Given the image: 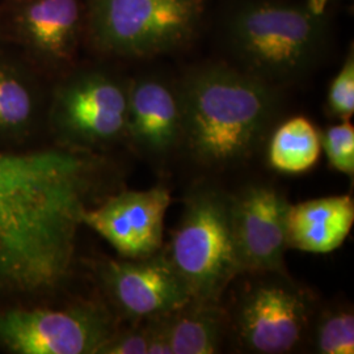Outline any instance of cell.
<instances>
[{
    "label": "cell",
    "mask_w": 354,
    "mask_h": 354,
    "mask_svg": "<svg viewBox=\"0 0 354 354\" xmlns=\"http://www.w3.org/2000/svg\"><path fill=\"white\" fill-rule=\"evenodd\" d=\"M127 140L151 158L181 146L183 112L176 87L160 76H140L127 84Z\"/></svg>",
    "instance_id": "obj_12"
},
{
    "label": "cell",
    "mask_w": 354,
    "mask_h": 354,
    "mask_svg": "<svg viewBox=\"0 0 354 354\" xmlns=\"http://www.w3.org/2000/svg\"><path fill=\"white\" fill-rule=\"evenodd\" d=\"M322 143L315 125L297 115L281 124L269 140L268 159L281 174L298 175L314 168L320 158Z\"/></svg>",
    "instance_id": "obj_17"
},
{
    "label": "cell",
    "mask_w": 354,
    "mask_h": 354,
    "mask_svg": "<svg viewBox=\"0 0 354 354\" xmlns=\"http://www.w3.org/2000/svg\"><path fill=\"white\" fill-rule=\"evenodd\" d=\"M289 206L268 184H251L231 194V227L243 274H285Z\"/></svg>",
    "instance_id": "obj_10"
},
{
    "label": "cell",
    "mask_w": 354,
    "mask_h": 354,
    "mask_svg": "<svg viewBox=\"0 0 354 354\" xmlns=\"http://www.w3.org/2000/svg\"><path fill=\"white\" fill-rule=\"evenodd\" d=\"M274 84L227 64L192 68L177 86L181 145L198 165L221 168L257 150L279 106Z\"/></svg>",
    "instance_id": "obj_2"
},
{
    "label": "cell",
    "mask_w": 354,
    "mask_h": 354,
    "mask_svg": "<svg viewBox=\"0 0 354 354\" xmlns=\"http://www.w3.org/2000/svg\"><path fill=\"white\" fill-rule=\"evenodd\" d=\"M228 46L241 70L270 84L307 74L327 42V20L319 6L252 0L230 13Z\"/></svg>",
    "instance_id": "obj_3"
},
{
    "label": "cell",
    "mask_w": 354,
    "mask_h": 354,
    "mask_svg": "<svg viewBox=\"0 0 354 354\" xmlns=\"http://www.w3.org/2000/svg\"><path fill=\"white\" fill-rule=\"evenodd\" d=\"M314 1H315L314 4H317V6H319V1H320V0H314Z\"/></svg>",
    "instance_id": "obj_23"
},
{
    "label": "cell",
    "mask_w": 354,
    "mask_h": 354,
    "mask_svg": "<svg viewBox=\"0 0 354 354\" xmlns=\"http://www.w3.org/2000/svg\"><path fill=\"white\" fill-rule=\"evenodd\" d=\"M354 223L352 196H330L290 205L286 218L288 247L315 254L340 248Z\"/></svg>",
    "instance_id": "obj_14"
},
{
    "label": "cell",
    "mask_w": 354,
    "mask_h": 354,
    "mask_svg": "<svg viewBox=\"0 0 354 354\" xmlns=\"http://www.w3.org/2000/svg\"><path fill=\"white\" fill-rule=\"evenodd\" d=\"M167 256L192 299L219 301L243 274L231 227V194L209 185L193 190Z\"/></svg>",
    "instance_id": "obj_5"
},
{
    "label": "cell",
    "mask_w": 354,
    "mask_h": 354,
    "mask_svg": "<svg viewBox=\"0 0 354 354\" xmlns=\"http://www.w3.org/2000/svg\"><path fill=\"white\" fill-rule=\"evenodd\" d=\"M0 291H7V273H6V266H4L1 251H0Z\"/></svg>",
    "instance_id": "obj_22"
},
{
    "label": "cell",
    "mask_w": 354,
    "mask_h": 354,
    "mask_svg": "<svg viewBox=\"0 0 354 354\" xmlns=\"http://www.w3.org/2000/svg\"><path fill=\"white\" fill-rule=\"evenodd\" d=\"M11 1H15V0H11Z\"/></svg>",
    "instance_id": "obj_24"
},
{
    "label": "cell",
    "mask_w": 354,
    "mask_h": 354,
    "mask_svg": "<svg viewBox=\"0 0 354 354\" xmlns=\"http://www.w3.org/2000/svg\"><path fill=\"white\" fill-rule=\"evenodd\" d=\"M11 32L26 50L49 64L70 62L84 28L82 0H15Z\"/></svg>",
    "instance_id": "obj_13"
},
{
    "label": "cell",
    "mask_w": 354,
    "mask_h": 354,
    "mask_svg": "<svg viewBox=\"0 0 354 354\" xmlns=\"http://www.w3.org/2000/svg\"><path fill=\"white\" fill-rule=\"evenodd\" d=\"M320 143L330 167L346 176H353L354 127L349 120L327 127L320 134Z\"/></svg>",
    "instance_id": "obj_19"
},
{
    "label": "cell",
    "mask_w": 354,
    "mask_h": 354,
    "mask_svg": "<svg viewBox=\"0 0 354 354\" xmlns=\"http://www.w3.org/2000/svg\"><path fill=\"white\" fill-rule=\"evenodd\" d=\"M91 167L68 150L0 152V251L7 291L59 286L73 264Z\"/></svg>",
    "instance_id": "obj_1"
},
{
    "label": "cell",
    "mask_w": 354,
    "mask_h": 354,
    "mask_svg": "<svg viewBox=\"0 0 354 354\" xmlns=\"http://www.w3.org/2000/svg\"><path fill=\"white\" fill-rule=\"evenodd\" d=\"M272 276L248 285L230 319V326L245 352L290 353L310 328V297L286 281L285 274Z\"/></svg>",
    "instance_id": "obj_8"
},
{
    "label": "cell",
    "mask_w": 354,
    "mask_h": 354,
    "mask_svg": "<svg viewBox=\"0 0 354 354\" xmlns=\"http://www.w3.org/2000/svg\"><path fill=\"white\" fill-rule=\"evenodd\" d=\"M117 327L105 304L0 308V348L15 354H97Z\"/></svg>",
    "instance_id": "obj_7"
},
{
    "label": "cell",
    "mask_w": 354,
    "mask_h": 354,
    "mask_svg": "<svg viewBox=\"0 0 354 354\" xmlns=\"http://www.w3.org/2000/svg\"><path fill=\"white\" fill-rule=\"evenodd\" d=\"M127 84L104 70H82L54 91L51 131L68 151L105 150L127 140Z\"/></svg>",
    "instance_id": "obj_6"
},
{
    "label": "cell",
    "mask_w": 354,
    "mask_h": 354,
    "mask_svg": "<svg viewBox=\"0 0 354 354\" xmlns=\"http://www.w3.org/2000/svg\"><path fill=\"white\" fill-rule=\"evenodd\" d=\"M159 320L172 354L219 353L230 328L219 301L190 299Z\"/></svg>",
    "instance_id": "obj_15"
},
{
    "label": "cell",
    "mask_w": 354,
    "mask_h": 354,
    "mask_svg": "<svg viewBox=\"0 0 354 354\" xmlns=\"http://www.w3.org/2000/svg\"><path fill=\"white\" fill-rule=\"evenodd\" d=\"M327 108L332 117L342 121L349 120L354 113V57L348 54L337 75L330 82Z\"/></svg>",
    "instance_id": "obj_20"
},
{
    "label": "cell",
    "mask_w": 354,
    "mask_h": 354,
    "mask_svg": "<svg viewBox=\"0 0 354 354\" xmlns=\"http://www.w3.org/2000/svg\"><path fill=\"white\" fill-rule=\"evenodd\" d=\"M169 205V190L160 185L125 190L96 207L86 206L80 222L108 241L122 259H142L160 251Z\"/></svg>",
    "instance_id": "obj_11"
},
{
    "label": "cell",
    "mask_w": 354,
    "mask_h": 354,
    "mask_svg": "<svg viewBox=\"0 0 354 354\" xmlns=\"http://www.w3.org/2000/svg\"><path fill=\"white\" fill-rule=\"evenodd\" d=\"M206 0H86L84 26L96 50L151 58L187 45L203 21Z\"/></svg>",
    "instance_id": "obj_4"
},
{
    "label": "cell",
    "mask_w": 354,
    "mask_h": 354,
    "mask_svg": "<svg viewBox=\"0 0 354 354\" xmlns=\"http://www.w3.org/2000/svg\"><path fill=\"white\" fill-rule=\"evenodd\" d=\"M310 327L313 348L317 353H354V315L351 306L326 308Z\"/></svg>",
    "instance_id": "obj_18"
},
{
    "label": "cell",
    "mask_w": 354,
    "mask_h": 354,
    "mask_svg": "<svg viewBox=\"0 0 354 354\" xmlns=\"http://www.w3.org/2000/svg\"><path fill=\"white\" fill-rule=\"evenodd\" d=\"M41 96L26 66L0 54V142H20L38 120Z\"/></svg>",
    "instance_id": "obj_16"
},
{
    "label": "cell",
    "mask_w": 354,
    "mask_h": 354,
    "mask_svg": "<svg viewBox=\"0 0 354 354\" xmlns=\"http://www.w3.org/2000/svg\"><path fill=\"white\" fill-rule=\"evenodd\" d=\"M133 328L115 329L97 354H149L151 342L146 320L134 323Z\"/></svg>",
    "instance_id": "obj_21"
},
{
    "label": "cell",
    "mask_w": 354,
    "mask_h": 354,
    "mask_svg": "<svg viewBox=\"0 0 354 354\" xmlns=\"http://www.w3.org/2000/svg\"><path fill=\"white\" fill-rule=\"evenodd\" d=\"M96 277L114 310L133 323L165 315L192 299L160 251L142 259H104L96 266Z\"/></svg>",
    "instance_id": "obj_9"
}]
</instances>
